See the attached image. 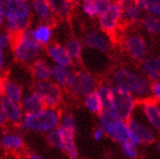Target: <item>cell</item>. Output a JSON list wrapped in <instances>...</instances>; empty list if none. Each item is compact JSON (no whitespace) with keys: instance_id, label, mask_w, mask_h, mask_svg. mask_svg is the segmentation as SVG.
Segmentation results:
<instances>
[{"instance_id":"23","label":"cell","mask_w":160,"mask_h":159,"mask_svg":"<svg viewBox=\"0 0 160 159\" xmlns=\"http://www.w3.org/2000/svg\"><path fill=\"white\" fill-rule=\"evenodd\" d=\"M21 105L24 113H35L46 107L42 98L35 91L28 92V95H24L21 100Z\"/></svg>"},{"instance_id":"24","label":"cell","mask_w":160,"mask_h":159,"mask_svg":"<svg viewBox=\"0 0 160 159\" xmlns=\"http://www.w3.org/2000/svg\"><path fill=\"white\" fill-rule=\"evenodd\" d=\"M3 95L18 102L24 97L22 85L12 79H3Z\"/></svg>"},{"instance_id":"14","label":"cell","mask_w":160,"mask_h":159,"mask_svg":"<svg viewBox=\"0 0 160 159\" xmlns=\"http://www.w3.org/2000/svg\"><path fill=\"white\" fill-rule=\"evenodd\" d=\"M76 73L71 69L68 66H60V65H55L52 66V72H51V80L56 84H58L62 89L69 90L71 91L75 82Z\"/></svg>"},{"instance_id":"39","label":"cell","mask_w":160,"mask_h":159,"mask_svg":"<svg viewBox=\"0 0 160 159\" xmlns=\"http://www.w3.org/2000/svg\"><path fill=\"white\" fill-rule=\"evenodd\" d=\"M3 93V79L0 76V97L2 95Z\"/></svg>"},{"instance_id":"16","label":"cell","mask_w":160,"mask_h":159,"mask_svg":"<svg viewBox=\"0 0 160 159\" xmlns=\"http://www.w3.org/2000/svg\"><path fill=\"white\" fill-rule=\"evenodd\" d=\"M122 10L123 24L133 25L141 19V8L138 0H117Z\"/></svg>"},{"instance_id":"29","label":"cell","mask_w":160,"mask_h":159,"mask_svg":"<svg viewBox=\"0 0 160 159\" xmlns=\"http://www.w3.org/2000/svg\"><path fill=\"white\" fill-rule=\"evenodd\" d=\"M66 49L67 52L69 54L71 58L73 59V61H78L82 58L83 55V44L80 40L77 39H69L66 43Z\"/></svg>"},{"instance_id":"17","label":"cell","mask_w":160,"mask_h":159,"mask_svg":"<svg viewBox=\"0 0 160 159\" xmlns=\"http://www.w3.org/2000/svg\"><path fill=\"white\" fill-rule=\"evenodd\" d=\"M97 91L101 97L102 105H103V115H107L111 118H118L117 111L115 108V95H114V85L109 84H100Z\"/></svg>"},{"instance_id":"15","label":"cell","mask_w":160,"mask_h":159,"mask_svg":"<svg viewBox=\"0 0 160 159\" xmlns=\"http://www.w3.org/2000/svg\"><path fill=\"white\" fill-rule=\"evenodd\" d=\"M128 126L133 135L138 138L142 143H152L156 140V132L150 125H147L140 121V118L133 116L131 119L127 121Z\"/></svg>"},{"instance_id":"43","label":"cell","mask_w":160,"mask_h":159,"mask_svg":"<svg viewBox=\"0 0 160 159\" xmlns=\"http://www.w3.org/2000/svg\"><path fill=\"white\" fill-rule=\"evenodd\" d=\"M0 159H3V158H1V157H0Z\"/></svg>"},{"instance_id":"38","label":"cell","mask_w":160,"mask_h":159,"mask_svg":"<svg viewBox=\"0 0 160 159\" xmlns=\"http://www.w3.org/2000/svg\"><path fill=\"white\" fill-rule=\"evenodd\" d=\"M28 159H46V158H43L42 156L38 155V153L30 152V153H28Z\"/></svg>"},{"instance_id":"26","label":"cell","mask_w":160,"mask_h":159,"mask_svg":"<svg viewBox=\"0 0 160 159\" xmlns=\"http://www.w3.org/2000/svg\"><path fill=\"white\" fill-rule=\"evenodd\" d=\"M53 14L60 18H67L72 13V3L67 0H47Z\"/></svg>"},{"instance_id":"30","label":"cell","mask_w":160,"mask_h":159,"mask_svg":"<svg viewBox=\"0 0 160 159\" xmlns=\"http://www.w3.org/2000/svg\"><path fill=\"white\" fill-rule=\"evenodd\" d=\"M142 12L160 17V0H138Z\"/></svg>"},{"instance_id":"5","label":"cell","mask_w":160,"mask_h":159,"mask_svg":"<svg viewBox=\"0 0 160 159\" xmlns=\"http://www.w3.org/2000/svg\"><path fill=\"white\" fill-rule=\"evenodd\" d=\"M123 24L122 10L118 1H111L107 9L99 15V25L102 32L110 38L115 37Z\"/></svg>"},{"instance_id":"18","label":"cell","mask_w":160,"mask_h":159,"mask_svg":"<svg viewBox=\"0 0 160 159\" xmlns=\"http://www.w3.org/2000/svg\"><path fill=\"white\" fill-rule=\"evenodd\" d=\"M25 142L21 134L16 132L5 131L0 134V148L7 152H21L24 149Z\"/></svg>"},{"instance_id":"13","label":"cell","mask_w":160,"mask_h":159,"mask_svg":"<svg viewBox=\"0 0 160 159\" xmlns=\"http://www.w3.org/2000/svg\"><path fill=\"white\" fill-rule=\"evenodd\" d=\"M0 105H1L5 116H6L7 122L14 124V125H17V124L19 125V123L22 122L23 116H24V110L22 108L21 102L3 95L0 99Z\"/></svg>"},{"instance_id":"40","label":"cell","mask_w":160,"mask_h":159,"mask_svg":"<svg viewBox=\"0 0 160 159\" xmlns=\"http://www.w3.org/2000/svg\"><path fill=\"white\" fill-rule=\"evenodd\" d=\"M3 18H5V17H3V15H2V14H1V12H0V25H2V23H3Z\"/></svg>"},{"instance_id":"22","label":"cell","mask_w":160,"mask_h":159,"mask_svg":"<svg viewBox=\"0 0 160 159\" xmlns=\"http://www.w3.org/2000/svg\"><path fill=\"white\" fill-rule=\"evenodd\" d=\"M32 7H33V10L35 12V14L38 15L39 18L42 19L47 24L52 26V24L55 23L56 15L53 14L52 9L49 6L47 0H33Z\"/></svg>"},{"instance_id":"37","label":"cell","mask_w":160,"mask_h":159,"mask_svg":"<svg viewBox=\"0 0 160 159\" xmlns=\"http://www.w3.org/2000/svg\"><path fill=\"white\" fill-rule=\"evenodd\" d=\"M7 123V119L6 116H5V114H3V110L1 108V105H0V127H3V126L6 125Z\"/></svg>"},{"instance_id":"32","label":"cell","mask_w":160,"mask_h":159,"mask_svg":"<svg viewBox=\"0 0 160 159\" xmlns=\"http://www.w3.org/2000/svg\"><path fill=\"white\" fill-rule=\"evenodd\" d=\"M120 147H122L123 153L127 157V158L134 159L139 156V149H138L139 146L135 144L134 142H132V141H127V142H125V143L120 144Z\"/></svg>"},{"instance_id":"33","label":"cell","mask_w":160,"mask_h":159,"mask_svg":"<svg viewBox=\"0 0 160 159\" xmlns=\"http://www.w3.org/2000/svg\"><path fill=\"white\" fill-rule=\"evenodd\" d=\"M151 98L160 104V80L151 84Z\"/></svg>"},{"instance_id":"7","label":"cell","mask_w":160,"mask_h":159,"mask_svg":"<svg viewBox=\"0 0 160 159\" xmlns=\"http://www.w3.org/2000/svg\"><path fill=\"white\" fill-rule=\"evenodd\" d=\"M124 52L135 61H142L148 56V43L139 33H128L122 40Z\"/></svg>"},{"instance_id":"21","label":"cell","mask_w":160,"mask_h":159,"mask_svg":"<svg viewBox=\"0 0 160 159\" xmlns=\"http://www.w3.org/2000/svg\"><path fill=\"white\" fill-rule=\"evenodd\" d=\"M31 75L35 82H42V81H49L51 80V72L52 67L50 66L46 60L37 59L31 64Z\"/></svg>"},{"instance_id":"11","label":"cell","mask_w":160,"mask_h":159,"mask_svg":"<svg viewBox=\"0 0 160 159\" xmlns=\"http://www.w3.org/2000/svg\"><path fill=\"white\" fill-rule=\"evenodd\" d=\"M139 107L145 121L154 131L160 132V104L152 98L139 101Z\"/></svg>"},{"instance_id":"42","label":"cell","mask_w":160,"mask_h":159,"mask_svg":"<svg viewBox=\"0 0 160 159\" xmlns=\"http://www.w3.org/2000/svg\"><path fill=\"white\" fill-rule=\"evenodd\" d=\"M67 1H69V3H74V0H67Z\"/></svg>"},{"instance_id":"20","label":"cell","mask_w":160,"mask_h":159,"mask_svg":"<svg viewBox=\"0 0 160 159\" xmlns=\"http://www.w3.org/2000/svg\"><path fill=\"white\" fill-rule=\"evenodd\" d=\"M141 70L144 76L150 81L160 80V57L159 56H147L141 61Z\"/></svg>"},{"instance_id":"35","label":"cell","mask_w":160,"mask_h":159,"mask_svg":"<svg viewBox=\"0 0 160 159\" xmlns=\"http://www.w3.org/2000/svg\"><path fill=\"white\" fill-rule=\"evenodd\" d=\"M8 44H10V35L6 34H0V49L6 48Z\"/></svg>"},{"instance_id":"44","label":"cell","mask_w":160,"mask_h":159,"mask_svg":"<svg viewBox=\"0 0 160 159\" xmlns=\"http://www.w3.org/2000/svg\"><path fill=\"white\" fill-rule=\"evenodd\" d=\"M24 1H28V0H24Z\"/></svg>"},{"instance_id":"34","label":"cell","mask_w":160,"mask_h":159,"mask_svg":"<svg viewBox=\"0 0 160 159\" xmlns=\"http://www.w3.org/2000/svg\"><path fill=\"white\" fill-rule=\"evenodd\" d=\"M105 135H106V132L101 126H100V127H97V129L93 131V139L96 141H98V142L105 138Z\"/></svg>"},{"instance_id":"41","label":"cell","mask_w":160,"mask_h":159,"mask_svg":"<svg viewBox=\"0 0 160 159\" xmlns=\"http://www.w3.org/2000/svg\"><path fill=\"white\" fill-rule=\"evenodd\" d=\"M158 150H159V152H160V141H159V143H158Z\"/></svg>"},{"instance_id":"36","label":"cell","mask_w":160,"mask_h":159,"mask_svg":"<svg viewBox=\"0 0 160 159\" xmlns=\"http://www.w3.org/2000/svg\"><path fill=\"white\" fill-rule=\"evenodd\" d=\"M5 69V55H3V49H0V74Z\"/></svg>"},{"instance_id":"9","label":"cell","mask_w":160,"mask_h":159,"mask_svg":"<svg viewBox=\"0 0 160 159\" xmlns=\"http://www.w3.org/2000/svg\"><path fill=\"white\" fill-rule=\"evenodd\" d=\"M0 12L6 18L30 21L31 7L24 0H0Z\"/></svg>"},{"instance_id":"31","label":"cell","mask_w":160,"mask_h":159,"mask_svg":"<svg viewBox=\"0 0 160 159\" xmlns=\"http://www.w3.org/2000/svg\"><path fill=\"white\" fill-rule=\"evenodd\" d=\"M82 9L89 17L99 16L98 0H82Z\"/></svg>"},{"instance_id":"6","label":"cell","mask_w":160,"mask_h":159,"mask_svg":"<svg viewBox=\"0 0 160 159\" xmlns=\"http://www.w3.org/2000/svg\"><path fill=\"white\" fill-rule=\"evenodd\" d=\"M114 95H115V108L117 111L118 118L128 121L134 116L135 109L138 107L139 100L135 95L132 93L122 90L119 88L114 86Z\"/></svg>"},{"instance_id":"28","label":"cell","mask_w":160,"mask_h":159,"mask_svg":"<svg viewBox=\"0 0 160 159\" xmlns=\"http://www.w3.org/2000/svg\"><path fill=\"white\" fill-rule=\"evenodd\" d=\"M142 26L148 33L152 35L160 34V17L153 15H145L142 18Z\"/></svg>"},{"instance_id":"27","label":"cell","mask_w":160,"mask_h":159,"mask_svg":"<svg viewBox=\"0 0 160 159\" xmlns=\"http://www.w3.org/2000/svg\"><path fill=\"white\" fill-rule=\"evenodd\" d=\"M32 33H33L34 39L37 40L41 46L49 44V42L51 41V38H52L51 25L47 24V23H43V24L37 26L34 30H32Z\"/></svg>"},{"instance_id":"10","label":"cell","mask_w":160,"mask_h":159,"mask_svg":"<svg viewBox=\"0 0 160 159\" xmlns=\"http://www.w3.org/2000/svg\"><path fill=\"white\" fill-rule=\"evenodd\" d=\"M98 80L89 70H78L76 72L74 85L72 88L71 92L76 98H84L91 92L98 89Z\"/></svg>"},{"instance_id":"8","label":"cell","mask_w":160,"mask_h":159,"mask_svg":"<svg viewBox=\"0 0 160 159\" xmlns=\"http://www.w3.org/2000/svg\"><path fill=\"white\" fill-rule=\"evenodd\" d=\"M33 91L42 98L46 107L57 108L62 101V89L53 81H42L35 82Z\"/></svg>"},{"instance_id":"19","label":"cell","mask_w":160,"mask_h":159,"mask_svg":"<svg viewBox=\"0 0 160 159\" xmlns=\"http://www.w3.org/2000/svg\"><path fill=\"white\" fill-rule=\"evenodd\" d=\"M47 54L49 58L55 63V65H60V66H68L72 67L73 65V59L71 58L69 54L67 52L66 47H62L59 43H51L47 48Z\"/></svg>"},{"instance_id":"25","label":"cell","mask_w":160,"mask_h":159,"mask_svg":"<svg viewBox=\"0 0 160 159\" xmlns=\"http://www.w3.org/2000/svg\"><path fill=\"white\" fill-rule=\"evenodd\" d=\"M83 100L84 106L89 111H91L92 114H96V115H101L102 111H103V105H102L101 97H100L97 90L91 92L86 97H84Z\"/></svg>"},{"instance_id":"4","label":"cell","mask_w":160,"mask_h":159,"mask_svg":"<svg viewBox=\"0 0 160 159\" xmlns=\"http://www.w3.org/2000/svg\"><path fill=\"white\" fill-rule=\"evenodd\" d=\"M99 123L100 126L105 130L106 135H108L111 140L123 144L127 141H132L133 133L128 126L127 121L120 118H111L107 115H99Z\"/></svg>"},{"instance_id":"2","label":"cell","mask_w":160,"mask_h":159,"mask_svg":"<svg viewBox=\"0 0 160 159\" xmlns=\"http://www.w3.org/2000/svg\"><path fill=\"white\" fill-rule=\"evenodd\" d=\"M10 35V46L12 55L17 63L25 65H31L33 61L39 59L42 54L43 46H41L34 39L31 30H25L23 32Z\"/></svg>"},{"instance_id":"1","label":"cell","mask_w":160,"mask_h":159,"mask_svg":"<svg viewBox=\"0 0 160 159\" xmlns=\"http://www.w3.org/2000/svg\"><path fill=\"white\" fill-rule=\"evenodd\" d=\"M112 85L135 95L138 100H143L151 97V84L150 80L143 74H140L127 67H119L114 70Z\"/></svg>"},{"instance_id":"12","label":"cell","mask_w":160,"mask_h":159,"mask_svg":"<svg viewBox=\"0 0 160 159\" xmlns=\"http://www.w3.org/2000/svg\"><path fill=\"white\" fill-rule=\"evenodd\" d=\"M84 43L90 49L102 54L109 51L111 47L110 37L105 32H99V31H89L84 35Z\"/></svg>"},{"instance_id":"3","label":"cell","mask_w":160,"mask_h":159,"mask_svg":"<svg viewBox=\"0 0 160 159\" xmlns=\"http://www.w3.org/2000/svg\"><path fill=\"white\" fill-rule=\"evenodd\" d=\"M62 114L58 108L44 107L35 113H25L19 127L24 131L49 133L60 125Z\"/></svg>"}]
</instances>
